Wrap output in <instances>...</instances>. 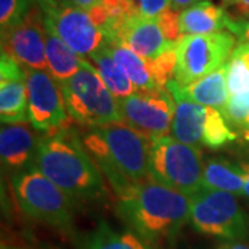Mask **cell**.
<instances>
[{"mask_svg":"<svg viewBox=\"0 0 249 249\" xmlns=\"http://www.w3.org/2000/svg\"><path fill=\"white\" fill-rule=\"evenodd\" d=\"M71 1L82 10L88 11V13H89L90 10H93L94 7H97V6H100L103 3V0H71Z\"/></svg>","mask_w":249,"mask_h":249,"instance_id":"cell-30","label":"cell"},{"mask_svg":"<svg viewBox=\"0 0 249 249\" xmlns=\"http://www.w3.org/2000/svg\"><path fill=\"white\" fill-rule=\"evenodd\" d=\"M150 173L152 181L187 196H194L205 187L201 148L178 142L172 136L154 137Z\"/></svg>","mask_w":249,"mask_h":249,"instance_id":"cell-6","label":"cell"},{"mask_svg":"<svg viewBox=\"0 0 249 249\" xmlns=\"http://www.w3.org/2000/svg\"><path fill=\"white\" fill-rule=\"evenodd\" d=\"M46 58L47 71L58 85L73 76L83 60L49 27H46Z\"/></svg>","mask_w":249,"mask_h":249,"instance_id":"cell-20","label":"cell"},{"mask_svg":"<svg viewBox=\"0 0 249 249\" xmlns=\"http://www.w3.org/2000/svg\"><path fill=\"white\" fill-rule=\"evenodd\" d=\"M103 32L107 42L119 40L148 62L160 86L165 88L175 78L178 42L168 37L158 18L132 13L121 19H108Z\"/></svg>","mask_w":249,"mask_h":249,"instance_id":"cell-4","label":"cell"},{"mask_svg":"<svg viewBox=\"0 0 249 249\" xmlns=\"http://www.w3.org/2000/svg\"><path fill=\"white\" fill-rule=\"evenodd\" d=\"M86 150L104 172L116 196L133 184L151 180L152 139L124 122L88 126L82 136Z\"/></svg>","mask_w":249,"mask_h":249,"instance_id":"cell-1","label":"cell"},{"mask_svg":"<svg viewBox=\"0 0 249 249\" xmlns=\"http://www.w3.org/2000/svg\"><path fill=\"white\" fill-rule=\"evenodd\" d=\"M28 122L3 124L0 130V154L3 169L17 175L36 165L40 134Z\"/></svg>","mask_w":249,"mask_h":249,"instance_id":"cell-15","label":"cell"},{"mask_svg":"<svg viewBox=\"0 0 249 249\" xmlns=\"http://www.w3.org/2000/svg\"><path fill=\"white\" fill-rule=\"evenodd\" d=\"M190 222L196 231L223 240L247 237L249 219L231 193L202 187L190 196Z\"/></svg>","mask_w":249,"mask_h":249,"instance_id":"cell-7","label":"cell"},{"mask_svg":"<svg viewBox=\"0 0 249 249\" xmlns=\"http://www.w3.org/2000/svg\"><path fill=\"white\" fill-rule=\"evenodd\" d=\"M45 16L46 27L80 57H90L107 39L103 29L91 19L88 11L82 10L71 0H35Z\"/></svg>","mask_w":249,"mask_h":249,"instance_id":"cell-11","label":"cell"},{"mask_svg":"<svg viewBox=\"0 0 249 249\" xmlns=\"http://www.w3.org/2000/svg\"><path fill=\"white\" fill-rule=\"evenodd\" d=\"M217 249H249V247L245 244H241V242H227V244L219 245Z\"/></svg>","mask_w":249,"mask_h":249,"instance_id":"cell-32","label":"cell"},{"mask_svg":"<svg viewBox=\"0 0 249 249\" xmlns=\"http://www.w3.org/2000/svg\"><path fill=\"white\" fill-rule=\"evenodd\" d=\"M60 88L67 112L75 122L85 126L122 122L118 100L88 60L83 58L76 73Z\"/></svg>","mask_w":249,"mask_h":249,"instance_id":"cell-5","label":"cell"},{"mask_svg":"<svg viewBox=\"0 0 249 249\" xmlns=\"http://www.w3.org/2000/svg\"><path fill=\"white\" fill-rule=\"evenodd\" d=\"M89 58L90 61L93 62L98 75L104 80V83L107 85V88L114 94L116 100L127 97L136 91V88L132 83V80L127 78L124 70L116 64L107 45L100 47L97 52H94L90 55Z\"/></svg>","mask_w":249,"mask_h":249,"instance_id":"cell-21","label":"cell"},{"mask_svg":"<svg viewBox=\"0 0 249 249\" xmlns=\"http://www.w3.org/2000/svg\"><path fill=\"white\" fill-rule=\"evenodd\" d=\"M35 166L71 199H96L104 194L103 176L71 124L42 134Z\"/></svg>","mask_w":249,"mask_h":249,"instance_id":"cell-3","label":"cell"},{"mask_svg":"<svg viewBox=\"0 0 249 249\" xmlns=\"http://www.w3.org/2000/svg\"><path fill=\"white\" fill-rule=\"evenodd\" d=\"M118 104L122 122L147 137H160L170 132L176 101L166 88L136 90L119 98Z\"/></svg>","mask_w":249,"mask_h":249,"instance_id":"cell-12","label":"cell"},{"mask_svg":"<svg viewBox=\"0 0 249 249\" xmlns=\"http://www.w3.org/2000/svg\"><path fill=\"white\" fill-rule=\"evenodd\" d=\"M0 119L3 124H21L28 119L25 73L11 55L0 57Z\"/></svg>","mask_w":249,"mask_h":249,"instance_id":"cell-16","label":"cell"},{"mask_svg":"<svg viewBox=\"0 0 249 249\" xmlns=\"http://www.w3.org/2000/svg\"><path fill=\"white\" fill-rule=\"evenodd\" d=\"M230 19V18H229ZM229 32L240 37L241 42H249V18L242 21H229Z\"/></svg>","mask_w":249,"mask_h":249,"instance_id":"cell-29","label":"cell"},{"mask_svg":"<svg viewBox=\"0 0 249 249\" xmlns=\"http://www.w3.org/2000/svg\"><path fill=\"white\" fill-rule=\"evenodd\" d=\"M237 39L231 32L220 31L209 35L181 36L176 46L175 78L180 86H187L224 67Z\"/></svg>","mask_w":249,"mask_h":249,"instance_id":"cell-9","label":"cell"},{"mask_svg":"<svg viewBox=\"0 0 249 249\" xmlns=\"http://www.w3.org/2000/svg\"><path fill=\"white\" fill-rule=\"evenodd\" d=\"M165 88L173 98H184L187 101L196 103L205 107L216 108L220 111L230 98L226 65L187 86H180L176 80L172 79L166 83Z\"/></svg>","mask_w":249,"mask_h":249,"instance_id":"cell-17","label":"cell"},{"mask_svg":"<svg viewBox=\"0 0 249 249\" xmlns=\"http://www.w3.org/2000/svg\"><path fill=\"white\" fill-rule=\"evenodd\" d=\"M176 108L170 126V136L196 148H220L237 139L222 111L205 107L184 98H175Z\"/></svg>","mask_w":249,"mask_h":249,"instance_id":"cell-10","label":"cell"},{"mask_svg":"<svg viewBox=\"0 0 249 249\" xmlns=\"http://www.w3.org/2000/svg\"><path fill=\"white\" fill-rule=\"evenodd\" d=\"M34 6L35 0H0L1 34L19 24Z\"/></svg>","mask_w":249,"mask_h":249,"instance_id":"cell-26","label":"cell"},{"mask_svg":"<svg viewBox=\"0 0 249 249\" xmlns=\"http://www.w3.org/2000/svg\"><path fill=\"white\" fill-rule=\"evenodd\" d=\"M229 16L222 6L212 1H198L178 13V29L181 36L209 35L229 28Z\"/></svg>","mask_w":249,"mask_h":249,"instance_id":"cell-18","label":"cell"},{"mask_svg":"<svg viewBox=\"0 0 249 249\" xmlns=\"http://www.w3.org/2000/svg\"><path fill=\"white\" fill-rule=\"evenodd\" d=\"M28 94V121L36 130L49 133L70 126L60 85L49 71L22 68Z\"/></svg>","mask_w":249,"mask_h":249,"instance_id":"cell-13","label":"cell"},{"mask_svg":"<svg viewBox=\"0 0 249 249\" xmlns=\"http://www.w3.org/2000/svg\"><path fill=\"white\" fill-rule=\"evenodd\" d=\"M85 249H147L130 232L114 231L109 224L101 222L90 235Z\"/></svg>","mask_w":249,"mask_h":249,"instance_id":"cell-24","label":"cell"},{"mask_svg":"<svg viewBox=\"0 0 249 249\" xmlns=\"http://www.w3.org/2000/svg\"><path fill=\"white\" fill-rule=\"evenodd\" d=\"M242 169H244V175H245V186H244L242 196H249V165H242Z\"/></svg>","mask_w":249,"mask_h":249,"instance_id":"cell-33","label":"cell"},{"mask_svg":"<svg viewBox=\"0 0 249 249\" xmlns=\"http://www.w3.org/2000/svg\"><path fill=\"white\" fill-rule=\"evenodd\" d=\"M106 45L108 46L116 64L132 80L136 90H154L162 88L154 75L151 65L142 57L134 53L133 50H130L119 40H108Z\"/></svg>","mask_w":249,"mask_h":249,"instance_id":"cell-19","label":"cell"},{"mask_svg":"<svg viewBox=\"0 0 249 249\" xmlns=\"http://www.w3.org/2000/svg\"><path fill=\"white\" fill-rule=\"evenodd\" d=\"M204 184L208 188L227 191L234 196L242 194L245 186L242 165L219 158L209 160L204 165Z\"/></svg>","mask_w":249,"mask_h":249,"instance_id":"cell-22","label":"cell"},{"mask_svg":"<svg viewBox=\"0 0 249 249\" xmlns=\"http://www.w3.org/2000/svg\"><path fill=\"white\" fill-rule=\"evenodd\" d=\"M1 52L22 68L47 71L45 16L36 3L19 24L1 34Z\"/></svg>","mask_w":249,"mask_h":249,"instance_id":"cell-14","label":"cell"},{"mask_svg":"<svg viewBox=\"0 0 249 249\" xmlns=\"http://www.w3.org/2000/svg\"><path fill=\"white\" fill-rule=\"evenodd\" d=\"M198 1H204V0H196V3H198Z\"/></svg>","mask_w":249,"mask_h":249,"instance_id":"cell-34","label":"cell"},{"mask_svg":"<svg viewBox=\"0 0 249 249\" xmlns=\"http://www.w3.org/2000/svg\"><path fill=\"white\" fill-rule=\"evenodd\" d=\"M137 13L147 18H158L166 10L172 9L170 0H134Z\"/></svg>","mask_w":249,"mask_h":249,"instance_id":"cell-27","label":"cell"},{"mask_svg":"<svg viewBox=\"0 0 249 249\" xmlns=\"http://www.w3.org/2000/svg\"><path fill=\"white\" fill-rule=\"evenodd\" d=\"M11 184L19 208L29 217L58 229L72 223L71 198L36 166L14 175Z\"/></svg>","mask_w":249,"mask_h":249,"instance_id":"cell-8","label":"cell"},{"mask_svg":"<svg viewBox=\"0 0 249 249\" xmlns=\"http://www.w3.org/2000/svg\"><path fill=\"white\" fill-rule=\"evenodd\" d=\"M230 96L249 93V42H241L226 64Z\"/></svg>","mask_w":249,"mask_h":249,"instance_id":"cell-23","label":"cell"},{"mask_svg":"<svg viewBox=\"0 0 249 249\" xmlns=\"http://www.w3.org/2000/svg\"><path fill=\"white\" fill-rule=\"evenodd\" d=\"M222 114L231 129H238L249 139V93L230 96Z\"/></svg>","mask_w":249,"mask_h":249,"instance_id":"cell-25","label":"cell"},{"mask_svg":"<svg viewBox=\"0 0 249 249\" xmlns=\"http://www.w3.org/2000/svg\"><path fill=\"white\" fill-rule=\"evenodd\" d=\"M222 7L231 21L249 18V0H222Z\"/></svg>","mask_w":249,"mask_h":249,"instance_id":"cell-28","label":"cell"},{"mask_svg":"<svg viewBox=\"0 0 249 249\" xmlns=\"http://www.w3.org/2000/svg\"><path fill=\"white\" fill-rule=\"evenodd\" d=\"M196 0H170V4H172V10L175 11H183V10L188 9L190 6L196 4Z\"/></svg>","mask_w":249,"mask_h":249,"instance_id":"cell-31","label":"cell"},{"mask_svg":"<svg viewBox=\"0 0 249 249\" xmlns=\"http://www.w3.org/2000/svg\"><path fill=\"white\" fill-rule=\"evenodd\" d=\"M118 211L142 240L162 245L173 242L190 220V196L148 180L119 194Z\"/></svg>","mask_w":249,"mask_h":249,"instance_id":"cell-2","label":"cell"}]
</instances>
